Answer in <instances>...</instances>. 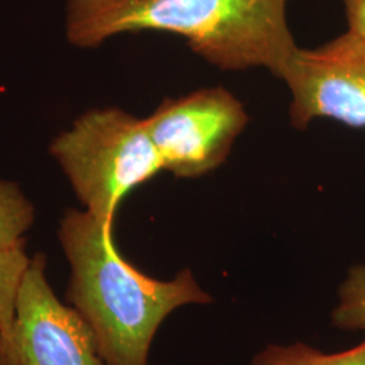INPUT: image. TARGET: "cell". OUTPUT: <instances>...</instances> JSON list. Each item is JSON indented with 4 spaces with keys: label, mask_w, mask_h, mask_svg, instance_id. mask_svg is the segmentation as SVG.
Listing matches in <instances>:
<instances>
[{
    "label": "cell",
    "mask_w": 365,
    "mask_h": 365,
    "mask_svg": "<svg viewBox=\"0 0 365 365\" xmlns=\"http://www.w3.org/2000/svg\"><path fill=\"white\" fill-rule=\"evenodd\" d=\"M113 223L71 209L58 240L69 264L66 297L90 327L106 365H148L157 329L185 304L211 302L190 269L170 280L138 271L119 253Z\"/></svg>",
    "instance_id": "6da1fadb"
},
{
    "label": "cell",
    "mask_w": 365,
    "mask_h": 365,
    "mask_svg": "<svg viewBox=\"0 0 365 365\" xmlns=\"http://www.w3.org/2000/svg\"><path fill=\"white\" fill-rule=\"evenodd\" d=\"M287 0H66V38L81 49L122 33L165 31L222 71L265 66L274 75L298 49Z\"/></svg>",
    "instance_id": "7a4b0ae2"
},
{
    "label": "cell",
    "mask_w": 365,
    "mask_h": 365,
    "mask_svg": "<svg viewBox=\"0 0 365 365\" xmlns=\"http://www.w3.org/2000/svg\"><path fill=\"white\" fill-rule=\"evenodd\" d=\"M51 153L83 210L113 225L123 199L164 170L145 119L114 107L80 115Z\"/></svg>",
    "instance_id": "3957f363"
},
{
    "label": "cell",
    "mask_w": 365,
    "mask_h": 365,
    "mask_svg": "<svg viewBox=\"0 0 365 365\" xmlns=\"http://www.w3.org/2000/svg\"><path fill=\"white\" fill-rule=\"evenodd\" d=\"M247 123L242 105L223 88L165 99L145 118L164 170L187 179L220 167Z\"/></svg>",
    "instance_id": "277c9868"
},
{
    "label": "cell",
    "mask_w": 365,
    "mask_h": 365,
    "mask_svg": "<svg viewBox=\"0 0 365 365\" xmlns=\"http://www.w3.org/2000/svg\"><path fill=\"white\" fill-rule=\"evenodd\" d=\"M0 365H106L90 327L51 286L43 253L31 257L13 327L0 334Z\"/></svg>",
    "instance_id": "5b68a950"
},
{
    "label": "cell",
    "mask_w": 365,
    "mask_h": 365,
    "mask_svg": "<svg viewBox=\"0 0 365 365\" xmlns=\"http://www.w3.org/2000/svg\"><path fill=\"white\" fill-rule=\"evenodd\" d=\"M280 78L292 95L295 128H306L314 118L365 128V41L352 31L315 49L298 48Z\"/></svg>",
    "instance_id": "8992f818"
},
{
    "label": "cell",
    "mask_w": 365,
    "mask_h": 365,
    "mask_svg": "<svg viewBox=\"0 0 365 365\" xmlns=\"http://www.w3.org/2000/svg\"><path fill=\"white\" fill-rule=\"evenodd\" d=\"M252 365H365V339L339 353L319 352L304 344L271 345L253 359Z\"/></svg>",
    "instance_id": "52a82bcc"
},
{
    "label": "cell",
    "mask_w": 365,
    "mask_h": 365,
    "mask_svg": "<svg viewBox=\"0 0 365 365\" xmlns=\"http://www.w3.org/2000/svg\"><path fill=\"white\" fill-rule=\"evenodd\" d=\"M31 257L25 242L0 245V334H7L13 327L16 300Z\"/></svg>",
    "instance_id": "ba28073f"
},
{
    "label": "cell",
    "mask_w": 365,
    "mask_h": 365,
    "mask_svg": "<svg viewBox=\"0 0 365 365\" xmlns=\"http://www.w3.org/2000/svg\"><path fill=\"white\" fill-rule=\"evenodd\" d=\"M34 220V206L19 185L0 179V245L25 242Z\"/></svg>",
    "instance_id": "9c48e42d"
},
{
    "label": "cell",
    "mask_w": 365,
    "mask_h": 365,
    "mask_svg": "<svg viewBox=\"0 0 365 365\" xmlns=\"http://www.w3.org/2000/svg\"><path fill=\"white\" fill-rule=\"evenodd\" d=\"M333 325L349 331H365V265L349 269L339 291V304L333 310Z\"/></svg>",
    "instance_id": "30bf717a"
},
{
    "label": "cell",
    "mask_w": 365,
    "mask_h": 365,
    "mask_svg": "<svg viewBox=\"0 0 365 365\" xmlns=\"http://www.w3.org/2000/svg\"><path fill=\"white\" fill-rule=\"evenodd\" d=\"M349 31L365 41V0H344Z\"/></svg>",
    "instance_id": "8fae6325"
}]
</instances>
